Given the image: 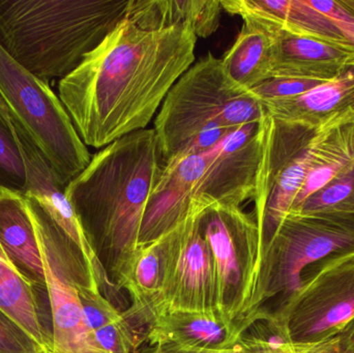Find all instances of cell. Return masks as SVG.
Returning a JSON list of instances; mask_svg holds the SVG:
<instances>
[{"label":"cell","mask_w":354,"mask_h":353,"mask_svg":"<svg viewBox=\"0 0 354 353\" xmlns=\"http://www.w3.org/2000/svg\"><path fill=\"white\" fill-rule=\"evenodd\" d=\"M191 27L143 30L122 20L58 84L84 144L103 149L145 130L176 81L195 61Z\"/></svg>","instance_id":"obj_1"},{"label":"cell","mask_w":354,"mask_h":353,"mask_svg":"<svg viewBox=\"0 0 354 353\" xmlns=\"http://www.w3.org/2000/svg\"><path fill=\"white\" fill-rule=\"evenodd\" d=\"M164 166L153 128L118 139L91 157L66 194L91 246L111 261L113 278L138 248L151 191Z\"/></svg>","instance_id":"obj_2"},{"label":"cell","mask_w":354,"mask_h":353,"mask_svg":"<svg viewBox=\"0 0 354 353\" xmlns=\"http://www.w3.org/2000/svg\"><path fill=\"white\" fill-rule=\"evenodd\" d=\"M131 3L0 0V47L41 80H62L127 18Z\"/></svg>","instance_id":"obj_3"},{"label":"cell","mask_w":354,"mask_h":353,"mask_svg":"<svg viewBox=\"0 0 354 353\" xmlns=\"http://www.w3.org/2000/svg\"><path fill=\"white\" fill-rule=\"evenodd\" d=\"M266 115L262 102L229 78L221 58L206 54L176 81L156 117L164 167L206 153L231 131Z\"/></svg>","instance_id":"obj_4"},{"label":"cell","mask_w":354,"mask_h":353,"mask_svg":"<svg viewBox=\"0 0 354 353\" xmlns=\"http://www.w3.org/2000/svg\"><path fill=\"white\" fill-rule=\"evenodd\" d=\"M199 226L216 265L218 313L245 336L263 321L259 296L263 246L257 222L241 207L206 202Z\"/></svg>","instance_id":"obj_5"},{"label":"cell","mask_w":354,"mask_h":353,"mask_svg":"<svg viewBox=\"0 0 354 353\" xmlns=\"http://www.w3.org/2000/svg\"><path fill=\"white\" fill-rule=\"evenodd\" d=\"M348 257H354V215H287L264 251L259 285L263 321L299 292L306 269Z\"/></svg>","instance_id":"obj_6"},{"label":"cell","mask_w":354,"mask_h":353,"mask_svg":"<svg viewBox=\"0 0 354 353\" xmlns=\"http://www.w3.org/2000/svg\"><path fill=\"white\" fill-rule=\"evenodd\" d=\"M0 105L14 126L29 137L64 186L91 163L59 97L47 82L17 64L0 47Z\"/></svg>","instance_id":"obj_7"},{"label":"cell","mask_w":354,"mask_h":353,"mask_svg":"<svg viewBox=\"0 0 354 353\" xmlns=\"http://www.w3.org/2000/svg\"><path fill=\"white\" fill-rule=\"evenodd\" d=\"M322 128L277 120L268 113L264 117L262 155L253 199V216L263 253L303 188L314 142Z\"/></svg>","instance_id":"obj_8"},{"label":"cell","mask_w":354,"mask_h":353,"mask_svg":"<svg viewBox=\"0 0 354 353\" xmlns=\"http://www.w3.org/2000/svg\"><path fill=\"white\" fill-rule=\"evenodd\" d=\"M354 319V257L330 259L301 275V286L266 323L281 342L309 344L344 329Z\"/></svg>","instance_id":"obj_9"},{"label":"cell","mask_w":354,"mask_h":353,"mask_svg":"<svg viewBox=\"0 0 354 353\" xmlns=\"http://www.w3.org/2000/svg\"><path fill=\"white\" fill-rule=\"evenodd\" d=\"M24 198L32 217L45 265L53 327L52 353H106L87 327L77 289L79 283L97 279L41 205L30 197Z\"/></svg>","instance_id":"obj_10"},{"label":"cell","mask_w":354,"mask_h":353,"mask_svg":"<svg viewBox=\"0 0 354 353\" xmlns=\"http://www.w3.org/2000/svg\"><path fill=\"white\" fill-rule=\"evenodd\" d=\"M206 202L194 199L187 217L160 238L163 287L153 321L176 311L218 313L216 265L199 226Z\"/></svg>","instance_id":"obj_11"},{"label":"cell","mask_w":354,"mask_h":353,"mask_svg":"<svg viewBox=\"0 0 354 353\" xmlns=\"http://www.w3.org/2000/svg\"><path fill=\"white\" fill-rule=\"evenodd\" d=\"M262 137L263 120L234 128L206 151L207 167L195 198L233 207L254 199Z\"/></svg>","instance_id":"obj_12"},{"label":"cell","mask_w":354,"mask_h":353,"mask_svg":"<svg viewBox=\"0 0 354 353\" xmlns=\"http://www.w3.org/2000/svg\"><path fill=\"white\" fill-rule=\"evenodd\" d=\"M14 128L26 166L27 189L24 197L35 199L41 205L66 240L80 253L87 269L101 287L109 285L103 265L66 197V186L58 180L53 170L29 137L18 126H14Z\"/></svg>","instance_id":"obj_13"},{"label":"cell","mask_w":354,"mask_h":353,"mask_svg":"<svg viewBox=\"0 0 354 353\" xmlns=\"http://www.w3.org/2000/svg\"><path fill=\"white\" fill-rule=\"evenodd\" d=\"M206 167L205 153L164 167L145 209L138 246L156 242L187 217Z\"/></svg>","instance_id":"obj_14"},{"label":"cell","mask_w":354,"mask_h":353,"mask_svg":"<svg viewBox=\"0 0 354 353\" xmlns=\"http://www.w3.org/2000/svg\"><path fill=\"white\" fill-rule=\"evenodd\" d=\"M353 64V48L291 32L278 24L272 78L291 77L330 82Z\"/></svg>","instance_id":"obj_15"},{"label":"cell","mask_w":354,"mask_h":353,"mask_svg":"<svg viewBox=\"0 0 354 353\" xmlns=\"http://www.w3.org/2000/svg\"><path fill=\"white\" fill-rule=\"evenodd\" d=\"M237 16L243 20V28L221 60L229 78L251 90L272 78L278 24L251 12Z\"/></svg>","instance_id":"obj_16"},{"label":"cell","mask_w":354,"mask_h":353,"mask_svg":"<svg viewBox=\"0 0 354 353\" xmlns=\"http://www.w3.org/2000/svg\"><path fill=\"white\" fill-rule=\"evenodd\" d=\"M0 246L18 275L48 292L41 245L24 197L0 195Z\"/></svg>","instance_id":"obj_17"},{"label":"cell","mask_w":354,"mask_h":353,"mask_svg":"<svg viewBox=\"0 0 354 353\" xmlns=\"http://www.w3.org/2000/svg\"><path fill=\"white\" fill-rule=\"evenodd\" d=\"M262 104L266 113L277 120L322 128L354 112V64L338 78L305 95Z\"/></svg>","instance_id":"obj_18"},{"label":"cell","mask_w":354,"mask_h":353,"mask_svg":"<svg viewBox=\"0 0 354 353\" xmlns=\"http://www.w3.org/2000/svg\"><path fill=\"white\" fill-rule=\"evenodd\" d=\"M149 345L170 343L205 350H226L243 336L218 312L176 311L158 317L145 332Z\"/></svg>","instance_id":"obj_19"},{"label":"cell","mask_w":354,"mask_h":353,"mask_svg":"<svg viewBox=\"0 0 354 353\" xmlns=\"http://www.w3.org/2000/svg\"><path fill=\"white\" fill-rule=\"evenodd\" d=\"M353 164L354 112H349L322 126L318 133L305 182L289 213Z\"/></svg>","instance_id":"obj_20"},{"label":"cell","mask_w":354,"mask_h":353,"mask_svg":"<svg viewBox=\"0 0 354 353\" xmlns=\"http://www.w3.org/2000/svg\"><path fill=\"white\" fill-rule=\"evenodd\" d=\"M118 287L130 294L132 305L124 316L132 323L149 327L155 319L163 287V252L161 240L138 246L130 260L116 276Z\"/></svg>","instance_id":"obj_21"},{"label":"cell","mask_w":354,"mask_h":353,"mask_svg":"<svg viewBox=\"0 0 354 353\" xmlns=\"http://www.w3.org/2000/svg\"><path fill=\"white\" fill-rule=\"evenodd\" d=\"M221 0H132L128 16L143 30L187 26L197 37H208L220 26Z\"/></svg>","instance_id":"obj_22"},{"label":"cell","mask_w":354,"mask_h":353,"mask_svg":"<svg viewBox=\"0 0 354 353\" xmlns=\"http://www.w3.org/2000/svg\"><path fill=\"white\" fill-rule=\"evenodd\" d=\"M26 166L16 131L0 105V195L25 196Z\"/></svg>","instance_id":"obj_23"},{"label":"cell","mask_w":354,"mask_h":353,"mask_svg":"<svg viewBox=\"0 0 354 353\" xmlns=\"http://www.w3.org/2000/svg\"><path fill=\"white\" fill-rule=\"evenodd\" d=\"M351 213L354 215V164L346 171L308 197L289 215Z\"/></svg>","instance_id":"obj_24"},{"label":"cell","mask_w":354,"mask_h":353,"mask_svg":"<svg viewBox=\"0 0 354 353\" xmlns=\"http://www.w3.org/2000/svg\"><path fill=\"white\" fill-rule=\"evenodd\" d=\"M77 289L85 323L91 333L124 318V313L102 294L97 281L79 283Z\"/></svg>","instance_id":"obj_25"},{"label":"cell","mask_w":354,"mask_h":353,"mask_svg":"<svg viewBox=\"0 0 354 353\" xmlns=\"http://www.w3.org/2000/svg\"><path fill=\"white\" fill-rule=\"evenodd\" d=\"M141 353H282V343L268 340L261 336L245 334L236 345L226 350H205L161 343L149 345Z\"/></svg>","instance_id":"obj_26"},{"label":"cell","mask_w":354,"mask_h":353,"mask_svg":"<svg viewBox=\"0 0 354 353\" xmlns=\"http://www.w3.org/2000/svg\"><path fill=\"white\" fill-rule=\"evenodd\" d=\"M324 83L326 82L311 79L274 77L254 87L251 91L261 102L277 101L305 95Z\"/></svg>","instance_id":"obj_27"},{"label":"cell","mask_w":354,"mask_h":353,"mask_svg":"<svg viewBox=\"0 0 354 353\" xmlns=\"http://www.w3.org/2000/svg\"><path fill=\"white\" fill-rule=\"evenodd\" d=\"M95 342L106 353H135L139 341L126 317L93 332Z\"/></svg>","instance_id":"obj_28"},{"label":"cell","mask_w":354,"mask_h":353,"mask_svg":"<svg viewBox=\"0 0 354 353\" xmlns=\"http://www.w3.org/2000/svg\"><path fill=\"white\" fill-rule=\"evenodd\" d=\"M37 342L0 308V353H41Z\"/></svg>","instance_id":"obj_29"},{"label":"cell","mask_w":354,"mask_h":353,"mask_svg":"<svg viewBox=\"0 0 354 353\" xmlns=\"http://www.w3.org/2000/svg\"><path fill=\"white\" fill-rule=\"evenodd\" d=\"M282 353H354V319L338 333L315 343L283 342Z\"/></svg>","instance_id":"obj_30"},{"label":"cell","mask_w":354,"mask_h":353,"mask_svg":"<svg viewBox=\"0 0 354 353\" xmlns=\"http://www.w3.org/2000/svg\"><path fill=\"white\" fill-rule=\"evenodd\" d=\"M309 3L332 20L354 49V0H309Z\"/></svg>","instance_id":"obj_31"},{"label":"cell","mask_w":354,"mask_h":353,"mask_svg":"<svg viewBox=\"0 0 354 353\" xmlns=\"http://www.w3.org/2000/svg\"><path fill=\"white\" fill-rule=\"evenodd\" d=\"M16 271L12 269L10 265V261L6 258V254H4L3 250L0 246V284L4 281V280L10 278V276L15 275Z\"/></svg>","instance_id":"obj_32"},{"label":"cell","mask_w":354,"mask_h":353,"mask_svg":"<svg viewBox=\"0 0 354 353\" xmlns=\"http://www.w3.org/2000/svg\"><path fill=\"white\" fill-rule=\"evenodd\" d=\"M41 353H46V352H41Z\"/></svg>","instance_id":"obj_33"}]
</instances>
